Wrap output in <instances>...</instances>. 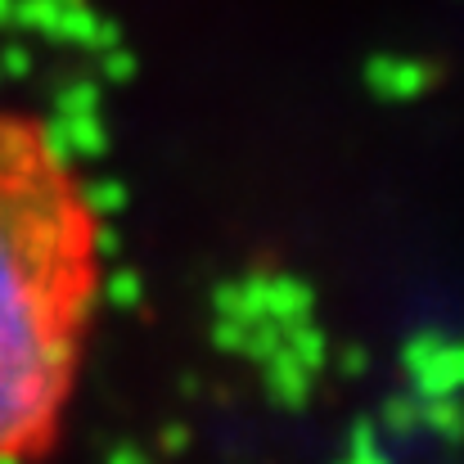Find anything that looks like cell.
Instances as JSON below:
<instances>
[{
  "instance_id": "1",
  "label": "cell",
  "mask_w": 464,
  "mask_h": 464,
  "mask_svg": "<svg viewBox=\"0 0 464 464\" xmlns=\"http://www.w3.org/2000/svg\"><path fill=\"white\" fill-rule=\"evenodd\" d=\"M104 289V226L54 131L0 109V464L63 438Z\"/></svg>"
}]
</instances>
